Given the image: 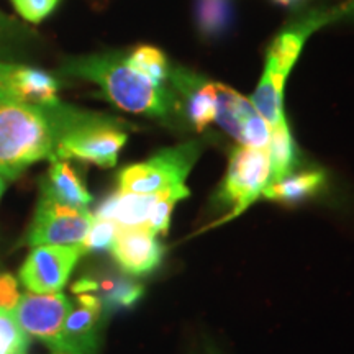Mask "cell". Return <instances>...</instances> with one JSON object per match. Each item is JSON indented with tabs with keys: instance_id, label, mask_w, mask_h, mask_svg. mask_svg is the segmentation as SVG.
I'll return each mask as SVG.
<instances>
[{
	"instance_id": "4",
	"label": "cell",
	"mask_w": 354,
	"mask_h": 354,
	"mask_svg": "<svg viewBox=\"0 0 354 354\" xmlns=\"http://www.w3.org/2000/svg\"><path fill=\"white\" fill-rule=\"evenodd\" d=\"M201 153L198 141L161 149L148 161L123 167L118 174V190L136 196H153L184 187Z\"/></svg>"
},
{
	"instance_id": "24",
	"label": "cell",
	"mask_w": 354,
	"mask_h": 354,
	"mask_svg": "<svg viewBox=\"0 0 354 354\" xmlns=\"http://www.w3.org/2000/svg\"><path fill=\"white\" fill-rule=\"evenodd\" d=\"M197 15L203 33L218 35L230 21V6L227 0H201Z\"/></svg>"
},
{
	"instance_id": "31",
	"label": "cell",
	"mask_w": 354,
	"mask_h": 354,
	"mask_svg": "<svg viewBox=\"0 0 354 354\" xmlns=\"http://www.w3.org/2000/svg\"><path fill=\"white\" fill-rule=\"evenodd\" d=\"M6 189H7V179L2 174H0V198H2L3 192H6Z\"/></svg>"
},
{
	"instance_id": "27",
	"label": "cell",
	"mask_w": 354,
	"mask_h": 354,
	"mask_svg": "<svg viewBox=\"0 0 354 354\" xmlns=\"http://www.w3.org/2000/svg\"><path fill=\"white\" fill-rule=\"evenodd\" d=\"M19 15L28 24H39L51 15L59 0H10Z\"/></svg>"
},
{
	"instance_id": "25",
	"label": "cell",
	"mask_w": 354,
	"mask_h": 354,
	"mask_svg": "<svg viewBox=\"0 0 354 354\" xmlns=\"http://www.w3.org/2000/svg\"><path fill=\"white\" fill-rule=\"evenodd\" d=\"M97 290H104V300L102 305H109L112 308L130 307L143 295V287L135 282L125 281H104Z\"/></svg>"
},
{
	"instance_id": "3",
	"label": "cell",
	"mask_w": 354,
	"mask_h": 354,
	"mask_svg": "<svg viewBox=\"0 0 354 354\" xmlns=\"http://www.w3.org/2000/svg\"><path fill=\"white\" fill-rule=\"evenodd\" d=\"M127 140V131L112 118L76 109L73 120L57 140L55 158L113 167Z\"/></svg>"
},
{
	"instance_id": "34",
	"label": "cell",
	"mask_w": 354,
	"mask_h": 354,
	"mask_svg": "<svg viewBox=\"0 0 354 354\" xmlns=\"http://www.w3.org/2000/svg\"><path fill=\"white\" fill-rule=\"evenodd\" d=\"M55 354H63V353H55Z\"/></svg>"
},
{
	"instance_id": "18",
	"label": "cell",
	"mask_w": 354,
	"mask_h": 354,
	"mask_svg": "<svg viewBox=\"0 0 354 354\" xmlns=\"http://www.w3.org/2000/svg\"><path fill=\"white\" fill-rule=\"evenodd\" d=\"M284 86L286 84L279 82L268 73H263V77H261L253 97H251V104H253L256 112L269 123L271 128L286 120L284 105H282Z\"/></svg>"
},
{
	"instance_id": "23",
	"label": "cell",
	"mask_w": 354,
	"mask_h": 354,
	"mask_svg": "<svg viewBox=\"0 0 354 354\" xmlns=\"http://www.w3.org/2000/svg\"><path fill=\"white\" fill-rule=\"evenodd\" d=\"M28 335L13 317L12 312H0V354H26Z\"/></svg>"
},
{
	"instance_id": "10",
	"label": "cell",
	"mask_w": 354,
	"mask_h": 354,
	"mask_svg": "<svg viewBox=\"0 0 354 354\" xmlns=\"http://www.w3.org/2000/svg\"><path fill=\"white\" fill-rule=\"evenodd\" d=\"M326 25H328L326 10H313L282 30L269 46L268 55H266L264 73L277 79L279 82L286 84L307 38Z\"/></svg>"
},
{
	"instance_id": "15",
	"label": "cell",
	"mask_w": 354,
	"mask_h": 354,
	"mask_svg": "<svg viewBox=\"0 0 354 354\" xmlns=\"http://www.w3.org/2000/svg\"><path fill=\"white\" fill-rule=\"evenodd\" d=\"M156 196L158 194H153V196H136V194H125L118 190L113 196H110L107 201L100 203V207L94 215L113 221L118 228H148L149 215H151Z\"/></svg>"
},
{
	"instance_id": "21",
	"label": "cell",
	"mask_w": 354,
	"mask_h": 354,
	"mask_svg": "<svg viewBox=\"0 0 354 354\" xmlns=\"http://www.w3.org/2000/svg\"><path fill=\"white\" fill-rule=\"evenodd\" d=\"M240 122H241V145L250 148L268 149L271 141L272 128L264 120L246 97L241 102L240 107Z\"/></svg>"
},
{
	"instance_id": "7",
	"label": "cell",
	"mask_w": 354,
	"mask_h": 354,
	"mask_svg": "<svg viewBox=\"0 0 354 354\" xmlns=\"http://www.w3.org/2000/svg\"><path fill=\"white\" fill-rule=\"evenodd\" d=\"M84 253L79 245L35 246L21 264L19 277L28 292L55 294L68 284L71 272Z\"/></svg>"
},
{
	"instance_id": "32",
	"label": "cell",
	"mask_w": 354,
	"mask_h": 354,
	"mask_svg": "<svg viewBox=\"0 0 354 354\" xmlns=\"http://www.w3.org/2000/svg\"><path fill=\"white\" fill-rule=\"evenodd\" d=\"M276 2H279V3H282V6H290V3L297 2V0H276Z\"/></svg>"
},
{
	"instance_id": "2",
	"label": "cell",
	"mask_w": 354,
	"mask_h": 354,
	"mask_svg": "<svg viewBox=\"0 0 354 354\" xmlns=\"http://www.w3.org/2000/svg\"><path fill=\"white\" fill-rule=\"evenodd\" d=\"M74 112L76 109L63 104L53 109L0 105V174L13 180L35 162L55 158L57 140Z\"/></svg>"
},
{
	"instance_id": "19",
	"label": "cell",
	"mask_w": 354,
	"mask_h": 354,
	"mask_svg": "<svg viewBox=\"0 0 354 354\" xmlns=\"http://www.w3.org/2000/svg\"><path fill=\"white\" fill-rule=\"evenodd\" d=\"M128 64L141 76L148 77L156 84H167L171 64L165 53L154 46H138L127 55Z\"/></svg>"
},
{
	"instance_id": "16",
	"label": "cell",
	"mask_w": 354,
	"mask_h": 354,
	"mask_svg": "<svg viewBox=\"0 0 354 354\" xmlns=\"http://www.w3.org/2000/svg\"><path fill=\"white\" fill-rule=\"evenodd\" d=\"M326 184V174L320 169L289 176L279 183L268 184L261 192V197L281 203H297L305 198L317 196Z\"/></svg>"
},
{
	"instance_id": "6",
	"label": "cell",
	"mask_w": 354,
	"mask_h": 354,
	"mask_svg": "<svg viewBox=\"0 0 354 354\" xmlns=\"http://www.w3.org/2000/svg\"><path fill=\"white\" fill-rule=\"evenodd\" d=\"M94 214L88 209H74L51 198L39 197L37 212L26 232L30 246L81 245L91 228Z\"/></svg>"
},
{
	"instance_id": "20",
	"label": "cell",
	"mask_w": 354,
	"mask_h": 354,
	"mask_svg": "<svg viewBox=\"0 0 354 354\" xmlns=\"http://www.w3.org/2000/svg\"><path fill=\"white\" fill-rule=\"evenodd\" d=\"M218 99H216V117L215 122L223 128L228 135H232L238 145H241V122L240 107L245 97L233 91L232 87L216 82Z\"/></svg>"
},
{
	"instance_id": "9",
	"label": "cell",
	"mask_w": 354,
	"mask_h": 354,
	"mask_svg": "<svg viewBox=\"0 0 354 354\" xmlns=\"http://www.w3.org/2000/svg\"><path fill=\"white\" fill-rule=\"evenodd\" d=\"M79 307L71 310L59 338L50 348L63 354H97L102 318V300L95 295L79 294Z\"/></svg>"
},
{
	"instance_id": "14",
	"label": "cell",
	"mask_w": 354,
	"mask_h": 354,
	"mask_svg": "<svg viewBox=\"0 0 354 354\" xmlns=\"http://www.w3.org/2000/svg\"><path fill=\"white\" fill-rule=\"evenodd\" d=\"M13 91L20 104L37 105V107L53 109L59 102V84L53 74L43 69L17 64L12 76Z\"/></svg>"
},
{
	"instance_id": "33",
	"label": "cell",
	"mask_w": 354,
	"mask_h": 354,
	"mask_svg": "<svg viewBox=\"0 0 354 354\" xmlns=\"http://www.w3.org/2000/svg\"><path fill=\"white\" fill-rule=\"evenodd\" d=\"M0 268H2V261H0Z\"/></svg>"
},
{
	"instance_id": "22",
	"label": "cell",
	"mask_w": 354,
	"mask_h": 354,
	"mask_svg": "<svg viewBox=\"0 0 354 354\" xmlns=\"http://www.w3.org/2000/svg\"><path fill=\"white\" fill-rule=\"evenodd\" d=\"M33 33L12 15L0 10V61L21 55L30 44Z\"/></svg>"
},
{
	"instance_id": "30",
	"label": "cell",
	"mask_w": 354,
	"mask_h": 354,
	"mask_svg": "<svg viewBox=\"0 0 354 354\" xmlns=\"http://www.w3.org/2000/svg\"><path fill=\"white\" fill-rule=\"evenodd\" d=\"M326 19H328V25L338 24V21L354 24V0H346L333 8H326Z\"/></svg>"
},
{
	"instance_id": "28",
	"label": "cell",
	"mask_w": 354,
	"mask_h": 354,
	"mask_svg": "<svg viewBox=\"0 0 354 354\" xmlns=\"http://www.w3.org/2000/svg\"><path fill=\"white\" fill-rule=\"evenodd\" d=\"M19 282L13 274L0 271V312H13L20 300Z\"/></svg>"
},
{
	"instance_id": "12",
	"label": "cell",
	"mask_w": 354,
	"mask_h": 354,
	"mask_svg": "<svg viewBox=\"0 0 354 354\" xmlns=\"http://www.w3.org/2000/svg\"><path fill=\"white\" fill-rule=\"evenodd\" d=\"M110 253L123 272L145 276L161 264L165 248L151 230L145 227L118 228Z\"/></svg>"
},
{
	"instance_id": "8",
	"label": "cell",
	"mask_w": 354,
	"mask_h": 354,
	"mask_svg": "<svg viewBox=\"0 0 354 354\" xmlns=\"http://www.w3.org/2000/svg\"><path fill=\"white\" fill-rule=\"evenodd\" d=\"M71 310H73V302L61 292L55 294L26 292L20 295L19 304L12 313L26 335L41 339L51 348L59 338Z\"/></svg>"
},
{
	"instance_id": "11",
	"label": "cell",
	"mask_w": 354,
	"mask_h": 354,
	"mask_svg": "<svg viewBox=\"0 0 354 354\" xmlns=\"http://www.w3.org/2000/svg\"><path fill=\"white\" fill-rule=\"evenodd\" d=\"M167 82H171L176 94L180 97L185 118L197 131H203L212 122H215L218 99L216 82L180 66H171Z\"/></svg>"
},
{
	"instance_id": "17",
	"label": "cell",
	"mask_w": 354,
	"mask_h": 354,
	"mask_svg": "<svg viewBox=\"0 0 354 354\" xmlns=\"http://www.w3.org/2000/svg\"><path fill=\"white\" fill-rule=\"evenodd\" d=\"M268 153L269 161H271L269 184L279 183V180L289 177L294 171L295 162H297V156H295V145L294 140H292L289 127H287V120L281 122L277 127L272 128Z\"/></svg>"
},
{
	"instance_id": "1",
	"label": "cell",
	"mask_w": 354,
	"mask_h": 354,
	"mask_svg": "<svg viewBox=\"0 0 354 354\" xmlns=\"http://www.w3.org/2000/svg\"><path fill=\"white\" fill-rule=\"evenodd\" d=\"M59 73L97 84L115 107L128 113L146 115L171 127L185 117L183 100L174 88L141 76L122 51L71 57Z\"/></svg>"
},
{
	"instance_id": "26",
	"label": "cell",
	"mask_w": 354,
	"mask_h": 354,
	"mask_svg": "<svg viewBox=\"0 0 354 354\" xmlns=\"http://www.w3.org/2000/svg\"><path fill=\"white\" fill-rule=\"evenodd\" d=\"M118 227L113 221L100 218V216L94 215L91 228L81 243L82 253H92V251H105L112 248V243L115 240V234H117Z\"/></svg>"
},
{
	"instance_id": "13",
	"label": "cell",
	"mask_w": 354,
	"mask_h": 354,
	"mask_svg": "<svg viewBox=\"0 0 354 354\" xmlns=\"http://www.w3.org/2000/svg\"><path fill=\"white\" fill-rule=\"evenodd\" d=\"M39 189H41V197L51 198L74 209H87L88 203L92 202L91 192L68 159L51 158V166L39 183Z\"/></svg>"
},
{
	"instance_id": "5",
	"label": "cell",
	"mask_w": 354,
	"mask_h": 354,
	"mask_svg": "<svg viewBox=\"0 0 354 354\" xmlns=\"http://www.w3.org/2000/svg\"><path fill=\"white\" fill-rule=\"evenodd\" d=\"M271 177L268 149L238 145L230 156L227 176L220 189V198L232 205V216L240 215L261 196Z\"/></svg>"
},
{
	"instance_id": "29",
	"label": "cell",
	"mask_w": 354,
	"mask_h": 354,
	"mask_svg": "<svg viewBox=\"0 0 354 354\" xmlns=\"http://www.w3.org/2000/svg\"><path fill=\"white\" fill-rule=\"evenodd\" d=\"M15 66L17 64L7 63V61H0V105L20 104L12 84V76L13 71H15Z\"/></svg>"
}]
</instances>
